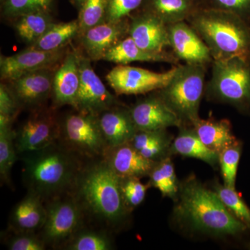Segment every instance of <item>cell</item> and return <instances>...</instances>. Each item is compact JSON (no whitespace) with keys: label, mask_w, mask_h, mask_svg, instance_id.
Masks as SVG:
<instances>
[{"label":"cell","mask_w":250,"mask_h":250,"mask_svg":"<svg viewBox=\"0 0 250 250\" xmlns=\"http://www.w3.org/2000/svg\"><path fill=\"white\" fill-rule=\"evenodd\" d=\"M21 107L9 86L0 85V129L12 127Z\"/></svg>","instance_id":"37"},{"label":"cell","mask_w":250,"mask_h":250,"mask_svg":"<svg viewBox=\"0 0 250 250\" xmlns=\"http://www.w3.org/2000/svg\"><path fill=\"white\" fill-rule=\"evenodd\" d=\"M148 177L149 187L158 189L163 197L176 200L180 184L170 156L156 163Z\"/></svg>","instance_id":"27"},{"label":"cell","mask_w":250,"mask_h":250,"mask_svg":"<svg viewBox=\"0 0 250 250\" xmlns=\"http://www.w3.org/2000/svg\"><path fill=\"white\" fill-rule=\"evenodd\" d=\"M54 72L51 68L28 72L9 81L10 90L21 108L39 109L52 93Z\"/></svg>","instance_id":"12"},{"label":"cell","mask_w":250,"mask_h":250,"mask_svg":"<svg viewBox=\"0 0 250 250\" xmlns=\"http://www.w3.org/2000/svg\"><path fill=\"white\" fill-rule=\"evenodd\" d=\"M110 231L103 229H92L83 227L67 243L63 250H111L114 243Z\"/></svg>","instance_id":"29"},{"label":"cell","mask_w":250,"mask_h":250,"mask_svg":"<svg viewBox=\"0 0 250 250\" xmlns=\"http://www.w3.org/2000/svg\"><path fill=\"white\" fill-rule=\"evenodd\" d=\"M190 0H151L152 13L166 24L181 22L190 11Z\"/></svg>","instance_id":"31"},{"label":"cell","mask_w":250,"mask_h":250,"mask_svg":"<svg viewBox=\"0 0 250 250\" xmlns=\"http://www.w3.org/2000/svg\"><path fill=\"white\" fill-rule=\"evenodd\" d=\"M191 124L204 144L218 154L237 141L228 120L216 121L198 118Z\"/></svg>","instance_id":"22"},{"label":"cell","mask_w":250,"mask_h":250,"mask_svg":"<svg viewBox=\"0 0 250 250\" xmlns=\"http://www.w3.org/2000/svg\"><path fill=\"white\" fill-rule=\"evenodd\" d=\"M241 149V143L236 141L219 154V164L221 169L224 185L227 187L235 188Z\"/></svg>","instance_id":"34"},{"label":"cell","mask_w":250,"mask_h":250,"mask_svg":"<svg viewBox=\"0 0 250 250\" xmlns=\"http://www.w3.org/2000/svg\"><path fill=\"white\" fill-rule=\"evenodd\" d=\"M63 57L62 49L46 52L28 47L22 52L8 57H1V79L11 81L28 72L52 68Z\"/></svg>","instance_id":"14"},{"label":"cell","mask_w":250,"mask_h":250,"mask_svg":"<svg viewBox=\"0 0 250 250\" xmlns=\"http://www.w3.org/2000/svg\"><path fill=\"white\" fill-rule=\"evenodd\" d=\"M15 131L12 127L0 129V176L1 182L11 187V172L18 153L15 146Z\"/></svg>","instance_id":"30"},{"label":"cell","mask_w":250,"mask_h":250,"mask_svg":"<svg viewBox=\"0 0 250 250\" xmlns=\"http://www.w3.org/2000/svg\"><path fill=\"white\" fill-rule=\"evenodd\" d=\"M104 60L118 65H126L129 62H174L176 59L170 54L152 53L141 49L130 36L120 41L112 47L105 54Z\"/></svg>","instance_id":"23"},{"label":"cell","mask_w":250,"mask_h":250,"mask_svg":"<svg viewBox=\"0 0 250 250\" xmlns=\"http://www.w3.org/2000/svg\"><path fill=\"white\" fill-rule=\"evenodd\" d=\"M171 154L195 158L215 167L219 164V154L206 146L193 128H182L178 136L172 141Z\"/></svg>","instance_id":"25"},{"label":"cell","mask_w":250,"mask_h":250,"mask_svg":"<svg viewBox=\"0 0 250 250\" xmlns=\"http://www.w3.org/2000/svg\"><path fill=\"white\" fill-rule=\"evenodd\" d=\"M213 190L216 192L225 207L238 220L250 228V209L242 200L233 188L221 185L216 182L213 185Z\"/></svg>","instance_id":"32"},{"label":"cell","mask_w":250,"mask_h":250,"mask_svg":"<svg viewBox=\"0 0 250 250\" xmlns=\"http://www.w3.org/2000/svg\"><path fill=\"white\" fill-rule=\"evenodd\" d=\"M53 24L50 12H34L18 17L15 28L18 36L31 45Z\"/></svg>","instance_id":"28"},{"label":"cell","mask_w":250,"mask_h":250,"mask_svg":"<svg viewBox=\"0 0 250 250\" xmlns=\"http://www.w3.org/2000/svg\"><path fill=\"white\" fill-rule=\"evenodd\" d=\"M78 34H80L78 20L54 23L39 40L29 47L46 52L60 50Z\"/></svg>","instance_id":"26"},{"label":"cell","mask_w":250,"mask_h":250,"mask_svg":"<svg viewBox=\"0 0 250 250\" xmlns=\"http://www.w3.org/2000/svg\"><path fill=\"white\" fill-rule=\"evenodd\" d=\"M125 24L104 22L82 33V43L88 57L93 60L103 59L106 52L121 41L125 34Z\"/></svg>","instance_id":"20"},{"label":"cell","mask_w":250,"mask_h":250,"mask_svg":"<svg viewBox=\"0 0 250 250\" xmlns=\"http://www.w3.org/2000/svg\"><path fill=\"white\" fill-rule=\"evenodd\" d=\"M47 216L38 233L54 249H64L67 243L86 225L84 213L75 199L68 193L45 202Z\"/></svg>","instance_id":"7"},{"label":"cell","mask_w":250,"mask_h":250,"mask_svg":"<svg viewBox=\"0 0 250 250\" xmlns=\"http://www.w3.org/2000/svg\"><path fill=\"white\" fill-rule=\"evenodd\" d=\"M46 216L44 202L37 195L28 192L11 210L10 229L16 233H39L45 224Z\"/></svg>","instance_id":"19"},{"label":"cell","mask_w":250,"mask_h":250,"mask_svg":"<svg viewBox=\"0 0 250 250\" xmlns=\"http://www.w3.org/2000/svg\"><path fill=\"white\" fill-rule=\"evenodd\" d=\"M80 85V55L70 52L54 72L52 96L57 106L70 105L76 108Z\"/></svg>","instance_id":"18"},{"label":"cell","mask_w":250,"mask_h":250,"mask_svg":"<svg viewBox=\"0 0 250 250\" xmlns=\"http://www.w3.org/2000/svg\"><path fill=\"white\" fill-rule=\"evenodd\" d=\"M174 215L182 225L210 236H235L247 226L225 207L214 190L205 187L195 176L180 184Z\"/></svg>","instance_id":"3"},{"label":"cell","mask_w":250,"mask_h":250,"mask_svg":"<svg viewBox=\"0 0 250 250\" xmlns=\"http://www.w3.org/2000/svg\"><path fill=\"white\" fill-rule=\"evenodd\" d=\"M192 24L215 61H250V27L241 16L220 9L207 10L197 14Z\"/></svg>","instance_id":"4"},{"label":"cell","mask_w":250,"mask_h":250,"mask_svg":"<svg viewBox=\"0 0 250 250\" xmlns=\"http://www.w3.org/2000/svg\"><path fill=\"white\" fill-rule=\"evenodd\" d=\"M14 233L6 242L10 250H44L47 247L38 233Z\"/></svg>","instance_id":"38"},{"label":"cell","mask_w":250,"mask_h":250,"mask_svg":"<svg viewBox=\"0 0 250 250\" xmlns=\"http://www.w3.org/2000/svg\"><path fill=\"white\" fill-rule=\"evenodd\" d=\"M137 131H156L182 127L183 122L160 96L149 97L129 110Z\"/></svg>","instance_id":"13"},{"label":"cell","mask_w":250,"mask_h":250,"mask_svg":"<svg viewBox=\"0 0 250 250\" xmlns=\"http://www.w3.org/2000/svg\"><path fill=\"white\" fill-rule=\"evenodd\" d=\"M177 70L178 67H174L168 71L156 72L118 65L108 72L106 80L117 95H139L162 89L168 84Z\"/></svg>","instance_id":"9"},{"label":"cell","mask_w":250,"mask_h":250,"mask_svg":"<svg viewBox=\"0 0 250 250\" xmlns=\"http://www.w3.org/2000/svg\"><path fill=\"white\" fill-rule=\"evenodd\" d=\"M54 0H1L5 16L18 18L30 13L50 12Z\"/></svg>","instance_id":"35"},{"label":"cell","mask_w":250,"mask_h":250,"mask_svg":"<svg viewBox=\"0 0 250 250\" xmlns=\"http://www.w3.org/2000/svg\"><path fill=\"white\" fill-rule=\"evenodd\" d=\"M143 0H108L106 22H120L137 9Z\"/></svg>","instance_id":"39"},{"label":"cell","mask_w":250,"mask_h":250,"mask_svg":"<svg viewBox=\"0 0 250 250\" xmlns=\"http://www.w3.org/2000/svg\"><path fill=\"white\" fill-rule=\"evenodd\" d=\"M59 141L85 160L102 159L108 148L98 116L78 111L60 123Z\"/></svg>","instance_id":"8"},{"label":"cell","mask_w":250,"mask_h":250,"mask_svg":"<svg viewBox=\"0 0 250 250\" xmlns=\"http://www.w3.org/2000/svg\"><path fill=\"white\" fill-rule=\"evenodd\" d=\"M70 194L86 220L111 233L123 228L131 214L122 197L119 177L103 158L86 161Z\"/></svg>","instance_id":"1"},{"label":"cell","mask_w":250,"mask_h":250,"mask_svg":"<svg viewBox=\"0 0 250 250\" xmlns=\"http://www.w3.org/2000/svg\"><path fill=\"white\" fill-rule=\"evenodd\" d=\"M80 85L75 109L98 116L115 107L116 99L94 71L90 59L80 56Z\"/></svg>","instance_id":"11"},{"label":"cell","mask_w":250,"mask_h":250,"mask_svg":"<svg viewBox=\"0 0 250 250\" xmlns=\"http://www.w3.org/2000/svg\"><path fill=\"white\" fill-rule=\"evenodd\" d=\"M73 1H75V4L79 5L80 6H82L83 3H84L85 0H73Z\"/></svg>","instance_id":"41"},{"label":"cell","mask_w":250,"mask_h":250,"mask_svg":"<svg viewBox=\"0 0 250 250\" xmlns=\"http://www.w3.org/2000/svg\"><path fill=\"white\" fill-rule=\"evenodd\" d=\"M220 9L230 11L244 19L250 18V0H214Z\"/></svg>","instance_id":"40"},{"label":"cell","mask_w":250,"mask_h":250,"mask_svg":"<svg viewBox=\"0 0 250 250\" xmlns=\"http://www.w3.org/2000/svg\"><path fill=\"white\" fill-rule=\"evenodd\" d=\"M98 118L108 147L129 143L137 132L129 110L115 106L100 113Z\"/></svg>","instance_id":"21"},{"label":"cell","mask_w":250,"mask_h":250,"mask_svg":"<svg viewBox=\"0 0 250 250\" xmlns=\"http://www.w3.org/2000/svg\"><path fill=\"white\" fill-rule=\"evenodd\" d=\"M103 159L119 177H147L157 163L141 155L129 142L108 147Z\"/></svg>","instance_id":"17"},{"label":"cell","mask_w":250,"mask_h":250,"mask_svg":"<svg viewBox=\"0 0 250 250\" xmlns=\"http://www.w3.org/2000/svg\"><path fill=\"white\" fill-rule=\"evenodd\" d=\"M173 140L166 129L137 131L129 143L145 158L159 162L170 156Z\"/></svg>","instance_id":"24"},{"label":"cell","mask_w":250,"mask_h":250,"mask_svg":"<svg viewBox=\"0 0 250 250\" xmlns=\"http://www.w3.org/2000/svg\"><path fill=\"white\" fill-rule=\"evenodd\" d=\"M204 65L189 64L178 67L168 84L161 89L159 96L182 121L192 123L199 117L205 87Z\"/></svg>","instance_id":"5"},{"label":"cell","mask_w":250,"mask_h":250,"mask_svg":"<svg viewBox=\"0 0 250 250\" xmlns=\"http://www.w3.org/2000/svg\"><path fill=\"white\" fill-rule=\"evenodd\" d=\"M119 181L125 206L131 212L144 201L149 184H143L139 177H119Z\"/></svg>","instance_id":"36"},{"label":"cell","mask_w":250,"mask_h":250,"mask_svg":"<svg viewBox=\"0 0 250 250\" xmlns=\"http://www.w3.org/2000/svg\"><path fill=\"white\" fill-rule=\"evenodd\" d=\"M129 32L136 45L147 52L162 53L166 47L170 46L166 23L152 12L135 18Z\"/></svg>","instance_id":"16"},{"label":"cell","mask_w":250,"mask_h":250,"mask_svg":"<svg viewBox=\"0 0 250 250\" xmlns=\"http://www.w3.org/2000/svg\"><path fill=\"white\" fill-rule=\"evenodd\" d=\"M28 192L45 202L70 193L86 161L57 141L48 147L19 154Z\"/></svg>","instance_id":"2"},{"label":"cell","mask_w":250,"mask_h":250,"mask_svg":"<svg viewBox=\"0 0 250 250\" xmlns=\"http://www.w3.org/2000/svg\"><path fill=\"white\" fill-rule=\"evenodd\" d=\"M171 47L178 58L189 64L204 65L209 62V48L193 28L182 22L172 23L167 27Z\"/></svg>","instance_id":"15"},{"label":"cell","mask_w":250,"mask_h":250,"mask_svg":"<svg viewBox=\"0 0 250 250\" xmlns=\"http://www.w3.org/2000/svg\"><path fill=\"white\" fill-rule=\"evenodd\" d=\"M208 96L250 111V61L241 58L215 61Z\"/></svg>","instance_id":"6"},{"label":"cell","mask_w":250,"mask_h":250,"mask_svg":"<svg viewBox=\"0 0 250 250\" xmlns=\"http://www.w3.org/2000/svg\"><path fill=\"white\" fill-rule=\"evenodd\" d=\"M108 4V0H85L79 15L80 34L106 22Z\"/></svg>","instance_id":"33"},{"label":"cell","mask_w":250,"mask_h":250,"mask_svg":"<svg viewBox=\"0 0 250 250\" xmlns=\"http://www.w3.org/2000/svg\"><path fill=\"white\" fill-rule=\"evenodd\" d=\"M60 123L54 113L42 109L34 110L17 131L15 146L18 154L40 150L59 141Z\"/></svg>","instance_id":"10"}]
</instances>
